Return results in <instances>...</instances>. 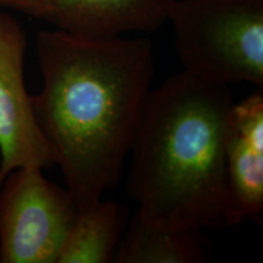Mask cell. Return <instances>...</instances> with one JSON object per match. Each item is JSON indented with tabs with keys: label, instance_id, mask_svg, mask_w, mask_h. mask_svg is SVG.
Instances as JSON below:
<instances>
[{
	"label": "cell",
	"instance_id": "obj_2",
	"mask_svg": "<svg viewBox=\"0 0 263 263\" xmlns=\"http://www.w3.org/2000/svg\"><path fill=\"white\" fill-rule=\"evenodd\" d=\"M229 87L186 71L151 89L132 144L127 192L149 221L222 230L242 221L227 172Z\"/></svg>",
	"mask_w": 263,
	"mask_h": 263
},
{
	"label": "cell",
	"instance_id": "obj_6",
	"mask_svg": "<svg viewBox=\"0 0 263 263\" xmlns=\"http://www.w3.org/2000/svg\"><path fill=\"white\" fill-rule=\"evenodd\" d=\"M174 0H0V10L21 12L55 29L90 38L149 33L167 22Z\"/></svg>",
	"mask_w": 263,
	"mask_h": 263
},
{
	"label": "cell",
	"instance_id": "obj_9",
	"mask_svg": "<svg viewBox=\"0 0 263 263\" xmlns=\"http://www.w3.org/2000/svg\"><path fill=\"white\" fill-rule=\"evenodd\" d=\"M130 213L103 197L78 213L62 245L58 263L115 262Z\"/></svg>",
	"mask_w": 263,
	"mask_h": 263
},
{
	"label": "cell",
	"instance_id": "obj_3",
	"mask_svg": "<svg viewBox=\"0 0 263 263\" xmlns=\"http://www.w3.org/2000/svg\"><path fill=\"white\" fill-rule=\"evenodd\" d=\"M167 21L183 71L263 90V0H174Z\"/></svg>",
	"mask_w": 263,
	"mask_h": 263
},
{
	"label": "cell",
	"instance_id": "obj_5",
	"mask_svg": "<svg viewBox=\"0 0 263 263\" xmlns=\"http://www.w3.org/2000/svg\"><path fill=\"white\" fill-rule=\"evenodd\" d=\"M26 48L27 39L17 20L0 11V186L16 168L44 170L55 164L26 88Z\"/></svg>",
	"mask_w": 263,
	"mask_h": 263
},
{
	"label": "cell",
	"instance_id": "obj_1",
	"mask_svg": "<svg viewBox=\"0 0 263 263\" xmlns=\"http://www.w3.org/2000/svg\"><path fill=\"white\" fill-rule=\"evenodd\" d=\"M43 133L80 212L120 180L155 74L147 38H90L59 29L37 38Z\"/></svg>",
	"mask_w": 263,
	"mask_h": 263
},
{
	"label": "cell",
	"instance_id": "obj_8",
	"mask_svg": "<svg viewBox=\"0 0 263 263\" xmlns=\"http://www.w3.org/2000/svg\"><path fill=\"white\" fill-rule=\"evenodd\" d=\"M209 246L202 230L149 221L139 212L130 216L118 246L116 263H202Z\"/></svg>",
	"mask_w": 263,
	"mask_h": 263
},
{
	"label": "cell",
	"instance_id": "obj_4",
	"mask_svg": "<svg viewBox=\"0 0 263 263\" xmlns=\"http://www.w3.org/2000/svg\"><path fill=\"white\" fill-rule=\"evenodd\" d=\"M80 210L41 167H21L0 188V262L58 263Z\"/></svg>",
	"mask_w": 263,
	"mask_h": 263
},
{
	"label": "cell",
	"instance_id": "obj_7",
	"mask_svg": "<svg viewBox=\"0 0 263 263\" xmlns=\"http://www.w3.org/2000/svg\"><path fill=\"white\" fill-rule=\"evenodd\" d=\"M227 172L241 219H263V90L230 111L226 140Z\"/></svg>",
	"mask_w": 263,
	"mask_h": 263
}]
</instances>
